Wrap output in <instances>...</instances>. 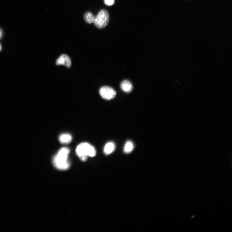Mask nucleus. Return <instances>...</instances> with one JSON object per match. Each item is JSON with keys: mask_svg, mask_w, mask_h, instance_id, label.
I'll return each mask as SVG.
<instances>
[{"mask_svg": "<svg viewBox=\"0 0 232 232\" xmlns=\"http://www.w3.org/2000/svg\"><path fill=\"white\" fill-rule=\"evenodd\" d=\"M71 60L67 55L62 54L58 58L56 61L57 65H63L68 68L71 67Z\"/></svg>", "mask_w": 232, "mask_h": 232, "instance_id": "5", "label": "nucleus"}, {"mask_svg": "<svg viewBox=\"0 0 232 232\" xmlns=\"http://www.w3.org/2000/svg\"><path fill=\"white\" fill-rule=\"evenodd\" d=\"M95 18V16L90 12H86L84 15V19L85 22L89 24L93 23Z\"/></svg>", "mask_w": 232, "mask_h": 232, "instance_id": "9", "label": "nucleus"}, {"mask_svg": "<svg viewBox=\"0 0 232 232\" xmlns=\"http://www.w3.org/2000/svg\"><path fill=\"white\" fill-rule=\"evenodd\" d=\"M121 88L124 92L127 93L131 92L133 89L132 84L127 80H124L121 83Z\"/></svg>", "mask_w": 232, "mask_h": 232, "instance_id": "6", "label": "nucleus"}, {"mask_svg": "<svg viewBox=\"0 0 232 232\" xmlns=\"http://www.w3.org/2000/svg\"><path fill=\"white\" fill-rule=\"evenodd\" d=\"M2 36V32L1 30H0V38Z\"/></svg>", "mask_w": 232, "mask_h": 232, "instance_id": "12", "label": "nucleus"}, {"mask_svg": "<svg viewBox=\"0 0 232 232\" xmlns=\"http://www.w3.org/2000/svg\"><path fill=\"white\" fill-rule=\"evenodd\" d=\"M116 149V145L112 142H109L107 143L104 148L103 152L106 155L112 154Z\"/></svg>", "mask_w": 232, "mask_h": 232, "instance_id": "7", "label": "nucleus"}, {"mask_svg": "<svg viewBox=\"0 0 232 232\" xmlns=\"http://www.w3.org/2000/svg\"><path fill=\"white\" fill-rule=\"evenodd\" d=\"M114 0H105V2L107 5L112 6L114 4Z\"/></svg>", "mask_w": 232, "mask_h": 232, "instance_id": "11", "label": "nucleus"}, {"mask_svg": "<svg viewBox=\"0 0 232 232\" xmlns=\"http://www.w3.org/2000/svg\"><path fill=\"white\" fill-rule=\"evenodd\" d=\"M1 50V45H0V50Z\"/></svg>", "mask_w": 232, "mask_h": 232, "instance_id": "13", "label": "nucleus"}, {"mask_svg": "<svg viewBox=\"0 0 232 232\" xmlns=\"http://www.w3.org/2000/svg\"><path fill=\"white\" fill-rule=\"evenodd\" d=\"M60 142L62 144H68L72 141V137L71 135L68 134H62L59 137Z\"/></svg>", "mask_w": 232, "mask_h": 232, "instance_id": "8", "label": "nucleus"}, {"mask_svg": "<svg viewBox=\"0 0 232 232\" xmlns=\"http://www.w3.org/2000/svg\"><path fill=\"white\" fill-rule=\"evenodd\" d=\"M134 148V145L132 142L130 141H128L124 146V152L126 154L130 153L133 150Z\"/></svg>", "mask_w": 232, "mask_h": 232, "instance_id": "10", "label": "nucleus"}, {"mask_svg": "<svg viewBox=\"0 0 232 232\" xmlns=\"http://www.w3.org/2000/svg\"><path fill=\"white\" fill-rule=\"evenodd\" d=\"M99 92L102 97L107 100L113 99L116 95V92L115 90L108 86H103L100 88Z\"/></svg>", "mask_w": 232, "mask_h": 232, "instance_id": "4", "label": "nucleus"}, {"mask_svg": "<svg viewBox=\"0 0 232 232\" xmlns=\"http://www.w3.org/2000/svg\"><path fill=\"white\" fill-rule=\"evenodd\" d=\"M76 153L83 162L87 160L88 157H93L96 154L95 148L87 143H83L78 145L76 149Z\"/></svg>", "mask_w": 232, "mask_h": 232, "instance_id": "2", "label": "nucleus"}, {"mask_svg": "<svg viewBox=\"0 0 232 232\" xmlns=\"http://www.w3.org/2000/svg\"><path fill=\"white\" fill-rule=\"evenodd\" d=\"M109 15L106 10L102 9L100 11L97 16H95L94 23L98 28L102 29L106 27L109 23Z\"/></svg>", "mask_w": 232, "mask_h": 232, "instance_id": "3", "label": "nucleus"}, {"mask_svg": "<svg viewBox=\"0 0 232 232\" xmlns=\"http://www.w3.org/2000/svg\"><path fill=\"white\" fill-rule=\"evenodd\" d=\"M70 152V149L67 147L62 148L59 151L53 159L55 167L62 170H66L70 167L68 157Z\"/></svg>", "mask_w": 232, "mask_h": 232, "instance_id": "1", "label": "nucleus"}]
</instances>
